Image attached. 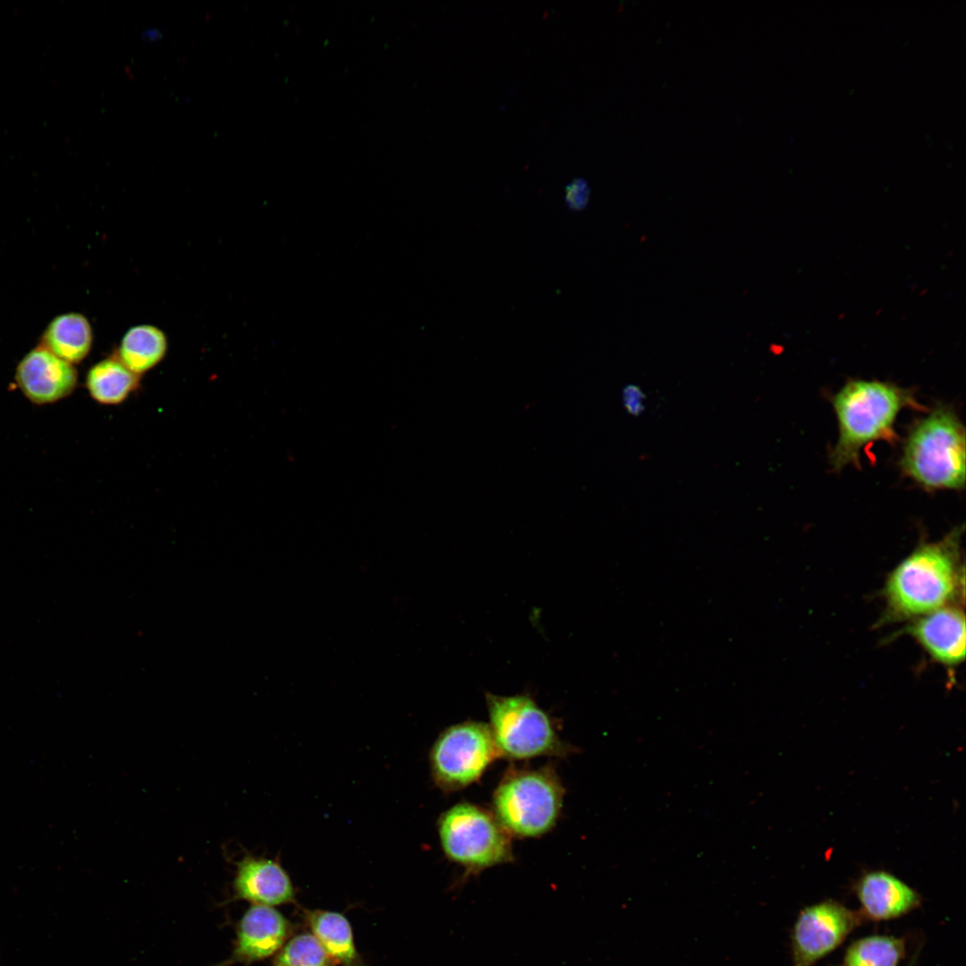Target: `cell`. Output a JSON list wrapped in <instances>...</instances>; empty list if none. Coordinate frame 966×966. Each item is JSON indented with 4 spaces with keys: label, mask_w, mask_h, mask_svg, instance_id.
<instances>
[{
    "label": "cell",
    "mask_w": 966,
    "mask_h": 966,
    "mask_svg": "<svg viewBox=\"0 0 966 966\" xmlns=\"http://www.w3.org/2000/svg\"><path fill=\"white\" fill-rule=\"evenodd\" d=\"M830 402L838 429L829 453L835 471L860 467L861 453L872 444H895L899 439L895 424L902 411L928 410L914 388L877 379H849L831 395Z\"/></svg>",
    "instance_id": "obj_1"
},
{
    "label": "cell",
    "mask_w": 966,
    "mask_h": 966,
    "mask_svg": "<svg viewBox=\"0 0 966 966\" xmlns=\"http://www.w3.org/2000/svg\"><path fill=\"white\" fill-rule=\"evenodd\" d=\"M965 428L956 411L937 403L907 429L900 471L927 492L961 491L965 487Z\"/></svg>",
    "instance_id": "obj_2"
},
{
    "label": "cell",
    "mask_w": 966,
    "mask_h": 966,
    "mask_svg": "<svg viewBox=\"0 0 966 966\" xmlns=\"http://www.w3.org/2000/svg\"><path fill=\"white\" fill-rule=\"evenodd\" d=\"M963 528L920 544L888 577L885 594L894 618L922 616L948 606L960 585V540Z\"/></svg>",
    "instance_id": "obj_3"
},
{
    "label": "cell",
    "mask_w": 966,
    "mask_h": 966,
    "mask_svg": "<svg viewBox=\"0 0 966 966\" xmlns=\"http://www.w3.org/2000/svg\"><path fill=\"white\" fill-rule=\"evenodd\" d=\"M563 797L564 789L549 769L516 771L495 792V816L510 835L538 836L555 824Z\"/></svg>",
    "instance_id": "obj_4"
},
{
    "label": "cell",
    "mask_w": 966,
    "mask_h": 966,
    "mask_svg": "<svg viewBox=\"0 0 966 966\" xmlns=\"http://www.w3.org/2000/svg\"><path fill=\"white\" fill-rule=\"evenodd\" d=\"M438 834L446 857L476 874L513 859L510 834L496 816L470 803H459L439 818Z\"/></svg>",
    "instance_id": "obj_5"
},
{
    "label": "cell",
    "mask_w": 966,
    "mask_h": 966,
    "mask_svg": "<svg viewBox=\"0 0 966 966\" xmlns=\"http://www.w3.org/2000/svg\"><path fill=\"white\" fill-rule=\"evenodd\" d=\"M487 705L500 756L524 759L565 750L548 716L528 696L487 694Z\"/></svg>",
    "instance_id": "obj_6"
},
{
    "label": "cell",
    "mask_w": 966,
    "mask_h": 966,
    "mask_svg": "<svg viewBox=\"0 0 966 966\" xmlns=\"http://www.w3.org/2000/svg\"><path fill=\"white\" fill-rule=\"evenodd\" d=\"M500 757L488 724L464 722L445 729L434 743L429 757L433 779L446 791L465 787Z\"/></svg>",
    "instance_id": "obj_7"
},
{
    "label": "cell",
    "mask_w": 966,
    "mask_h": 966,
    "mask_svg": "<svg viewBox=\"0 0 966 966\" xmlns=\"http://www.w3.org/2000/svg\"><path fill=\"white\" fill-rule=\"evenodd\" d=\"M864 921L860 911L828 899L801 910L791 932L793 966H813Z\"/></svg>",
    "instance_id": "obj_8"
},
{
    "label": "cell",
    "mask_w": 966,
    "mask_h": 966,
    "mask_svg": "<svg viewBox=\"0 0 966 966\" xmlns=\"http://www.w3.org/2000/svg\"><path fill=\"white\" fill-rule=\"evenodd\" d=\"M15 382L32 403L46 405L71 395L76 388L75 367L40 344L28 352L15 369Z\"/></svg>",
    "instance_id": "obj_9"
},
{
    "label": "cell",
    "mask_w": 966,
    "mask_h": 966,
    "mask_svg": "<svg viewBox=\"0 0 966 966\" xmlns=\"http://www.w3.org/2000/svg\"><path fill=\"white\" fill-rule=\"evenodd\" d=\"M291 924L271 906L253 904L241 919L232 962H253L279 951L291 934Z\"/></svg>",
    "instance_id": "obj_10"
},
{
    "label": "cell",
    "mask_w": 966,
    "mask_h": 966,
    "mask_svg": "<svg viewBox=\"0 0 966 966\" xmlns=\"http://www.w3.org/2000/svg\"><path fill=\"white\" fill-rule=\"evenodd\" d=\"M854 891L863 919L877 922L901 918L921 903L919 893L885 871L863 875L856 883Z\"/></svg>",
    "instance_id": "obj_11"
},
{
    "label": "cell",
    "mask_w": 966,
    "mask_h": 966,
    "mask_svg": "<svg viewBox=\"0 0 966 966\" xmlns=\"http://www.w3.org/2000/svg\"><path fill=\"white\" fill-rule=\"evenodd\" d=\"M233 890L239 899L271 907L292 902L295 898L291 878L280 863L252 855L236 863Z\"/></svg>",
    "instance_id": "obj_12"
},
{
    "label": "cell",
    "mask_w": 966,
    "mask_h": 966,
    "mask_svg": "<svg viewBox=\"0 0 966 966\" xmlns=\"http://www.w3.org/2000/svg\"><path fill=\"white\" fill-rule=\"evenodd\" d=\"M909 633L936 661L957 665L965 657V618L958 607L946 606L917 619Z\"/></svg>",
    "instance_id": "obj_13"
},
{
    "label": "cell",
    "mask_w": 966,
    "mask_h": 966,
    "mask_svg": "<svg viewBox=\"0 0 966 966\" xmlns=\"http://www.w3.org/2000/svg\"><path fill=\"white\" fill-rule=\"evenodd\" d=\"M92 327L80 313L69 312L54 318L45 328L40 345L58 358L74 365L89 353Z\"/></svg>",
    "instance_id": "obj_14"
},
{
    "label": "cell",
    "mask_w": 966,
    "mask_h": 966,
    "mask_svg": "<svg viewBox=\"0 0 966 966\" xmlns=\"http://www.w3.org/2000/svg\"><path fill=\"white\" fill-rule=\"evenodd\" d=\"M305 917L311 933L335 964L364 966L355 947L351 924L344 915L315 910L307 911Z\"/></svg>",
    "instance_id": "obj_15"
},
{
    "label": "cell",
    "mask_w": 966,
    "mask_h": 966,
    "mask_svg": "<svg viewBox=\"0 0 966 966\" xmlns=\"http://www.w3.org/2000/svg\"><path fill=\"white\" fill-rule=\"evenodd\" d=\"M139 385L140 376L128 369L117 358L98 361L86 376V388L89 395L104 405L123 402Z\"/></svg>",
    "instance_id": "obj_16"
},
{
    "label": "cell",
    "mask_w": 966,
    "mask_h": 966,
    "mask_svg": "<svg viewBox=\"0 0 966 966\" xmlns=\"http://www.w3.org/2000/svg\"><path fill=\"white\" fill-rule=\"evenodd\" d=\"M166 350L167 340L162 330L151 325H139L125 333L116 358L140 376L157 365Z\"/></svg>",
    "instance_id": "obj_17"
},
{
    "label": "cell",
    "mask_w": 966,
    "mask_h": 966,
    "mask_svg": "<svg viewBox=\"0 0 966 966\" xmlns=\"http://www.w3.org/2000/svg\"><path fill=\"white\" fill-rule=\"evenodd\" d=\"M906 954L903 937L872 935L853 941L846 949L844 966H898Z\"/></svg>",
    "instance_id": "obj_18"
},
{
    "label": "cell",
    "mask_w": 966,
    "mask_h": 966,
    "mask_svg": "<svg viewBox=\"0 0 966 966\" xmlns=\"http://www.w3.org/2000/svg\"><path fill=\"white\" fill-rule=\"evenodd\" d=\"M312 933H301L287 941L277 953L274 966H335Z\"/></svg>",
    "instance_id": "obj_19"
},
{
    "label": "cell",
    "mask_w": 966,
    "mask_h": 966,
    "mask_svg": "<svg viewBox=\"0 0 966 966\" xmlns=\"http://www.w3.org/2000/svg\"><path fill=\"white\" fill-rule=\"evenodd\" d=\"M590 188L586 179L577 177L570 181L564 188V200L567 208L573 211L584 209L589 201Z\"/></svg>",
    "instance_id": "obj_20"
},
{
    "label": "cell",
    "mask_w": 966,
    "mask_h": 966,
    "mask_svg": "<svg viewBox=\"0 0 966 966\" xmlns=\"http://www.w3.org/2000/svg\"><path fill=\"white\" fill-rule=\"evenodd\" d=\"M645 394L635 385H628L623 390V404L629 414L638 416L644 411Z\"/></svg>",
    "instance_id": "obj_21"
},
{
    "label": "cell",
    "mask_w": 966,
    "mask_h": 966,
    "mask_svg": "<svg viewBox=\"0 0 966 966\" xmlns=\"http://www.w3.org/2000/svg\"><path fill=\"white\" fill-rule=\"evenodd\" d=\"M919 953V949L917 950V953H915L913 954V956L911 957V961H910V962L908 963L907 966H915V962H916L917 959H918Z\"/></svg>",
    "instance_id": "obj_22"
}]
</instances>
